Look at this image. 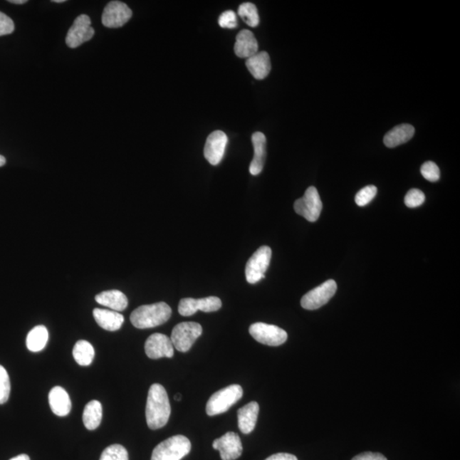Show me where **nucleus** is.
<instances>
[{
	"label": "nucleus",
	"instance_id": "f257e3e1",
	"mask_svg": "<svg viewBox=\"0 0 460 460\" xmlns=\"http://www.w3.org/2000/svg\"><path fill=\"white\" fill-rule=\"evenodd\" d=\"M171 415V405L166 389L162 385H151L147 394L146 419L151 429L162 428Z\"/></svg>",
	"mask_w": 460,
	"mask_h": 460
},
{
	"label": "nucleus",
	"instance_id": "f03ea898",
	"mask_svg": "<svg viewBox=\"0 0 460 460\" xmlns=\"http://www.w3.org/2000/svg\"><path fill=\"white\" fill-rule=\"evenodd\" d=\"M172 316L171 307L160 302L153 305H142L131 315V323L139 329L153 328L166 323Z\"/></svg>",
	"mask_w": 460,
	"mask_h": 460
},
{
	"label": "nucleus",
	"instance_id": "7ed1b4c3",
	"mask_svg": "<svg viewBox=\"0 0 460 460\" xmlns=\"http://www.w3.org/2000/svg\"><path fill=\"white\" fill-rule=\"evenodd\" d=\"M191 451V442L184 436L177 435L160 442L152 454L151 460H181Z\"/></svg>",
	"mask_w": 460,
	"mask_h": 460
},
{
	"label": "nucleus",
	"instance_id": "20e7f679",
	"mask_svg": "<svg viewBox=\"0 0 460 460\" xmlns=\"http://www.w3.org/2000/svg\"><path fill=\"white\" fill-rule=\"evenodd\" d=\"M242 396L243 390L239 385H229L226 388L219 390L212 394L207 402L206 409L207 415L215 416L225 413L240 401Z\"/></svg>",
	"mask_w": 460,
	"mask_h": 460
},
{
	"label": "nucleus",
	"instance_id": "39448f33",
	"mask_svg": "<svg viewBox=\"0 0 460 460\" xmlns=\"http://www.w3.org/2000/svg\"><path fill=\"white\" fill-rule=\"evenodd\" d=\"M272 251L270 246H263L255 251L246 266V279L250 284H255L266 277L271 261Z\"/></svg>",
	"mask_w": 460,
	"mask_h": 460
},
{
	"label": "nucleus",
	"instance_id": "423d86ee",
	"mask_svg": "<svg viewBox=\"0 0 460 460\" xmlns=\"http://www.w3.org/2000/svg\"><path fill=\"white\" fill-rule=\"evenodd\" d=\"M202 334V327L199 323H182L173 328L171 340L173 347H175L177 350L180 352H187Z\"/></svg>",
	"mask_w": 460,
	"mask_h": 460
},
{
	"label": "nucleus",
	"instance_id": "0eeeda50",
	"mask_svg": "<svg viewBox=\"0 0 460 460\" xmlns=\"http://www.w3.org/2000/svg\"><path fill=\"white\" fill-rule=\"evenodd\" d=\"M294 210L309 222H316L323 211V202L318 189L313 186L308 188L305 195L295 202Z\"/></svg>",
	"mask_w": 460,
	"mask_h": 460
},
{
	"label": "nucleus",
	"instance_id": "6e6552de",
	"mask_svg": "<svg viewBox=\"0 0 460 460\" xmlns=\"http://www.w3.org/2000/svg\"><path fill=\"white\" fill-rule=\"evenodd\" d=\"M249 333L256 341L268 346H279L288 340V333L285 330L263 323L251 325Z\"/></svg>",
	"mask_w": 460,
	"mask_h": 460
},
{
	"label": "nucleus",
	"instance_id": "1a4fd4ad",
	"mask_svg": "<svg viewBox=\"0 0 460 460\" xmlns=\"http://www.w3.org/2000/svg\"><path fill=\"white\" fill-rule=\"evenodd\" d=\"M338 286L335 281L328 280L318 288L310 291L301 299V305L303 309L315 310L323 307L334 294L336 293Z\"/></svg>",
	"mask_w": 460,
	"mask_h": 460
},
{
	"label": "nucleus",
	"instance_id": "9d476101",
	"mask_svg": "<svg viewBox=\"0 0 460 460\" xmlns=\"http://www.w3.org/2000/svg\"><path fill=\"white\" fill-rule=\"evenodd\" d=\"M95 31L92 27V21L86 15H80L73 21L66 36V44L68 47L77 48L93 38Z\"/></svg>",
	"mask_w": 460,
	"mask_h": 460
},
{
	"label": "nucleus",
	"instance_id": "9b49d317",
	"mask_svg": "<svg viewBox=\"0 0 460 460\" xmlns=\"http://www.w3.org/2000/svg\"><path fill=\"white\" fill-rule=\"evenodd\" d=\"M132 16V11L127 4L120 1H111L104 9L102 23L107 28H120L127 23Z\"/></svg>",
	"mask_w": 460,
	"mask_h": 460
},
{
	"label": "nucleus",
	"instance_id": "f8f14e48",
	"mask_svg": "<svg viewBox=\"0 0 460 460\" xmlns=\"http://www.w3.org/2000/svg\"><path fill=\"white\" fill-rule=\"evenodd\" d=\"M222 307V301L219 298L207 297L201 299L183 298L179 303V312L181 315L190 316L197 313L198 310L203 312L218 311Z\"/></svg>",
	"mask_w": 460,
	"mask_h": 460
},
{
	"label": "nucleus",
	"instance_id": "ddd939ff",
	"mask_svg": "<svg viewBox=\"0 0 460 460\" xmlns=\"http://www.w3.org/2000/svg\"><path fill=\"white\" fill-rule=\"evenodd\" d=\"M145 352L147 357L153 360L172 358L174 355V347L171 338L162 333H155L145 343Z\"/></svg>",
	"mask_w": 460,
	"mask_h": 460
},
{
	"label": "nucleus",
	"instance_id": "4468645a",
	"mask_svg": "<svg viewBox=\"0 0 460 460\" xmlns=\"http://www.w3.org/2000/svg\"><path fill=\"white\" fill-rule=\"evenodd\" d=\"M227 143L228 137L222 131H215L208 136L204 155L212 166H216L223 160Z\"/></svg>",
	"mask_w": 460,
	"mask_h": 460
},
{
	"label": "nucleus",
	"instance_id": "2eb2a0df",
	"mask_svg": "<svg viewBox=\"0 0 460 460\" xmlns=\"http://www.w3.org/2000/svg\"><path fill=\"white\" fill-rule=\"evenodd\" d=\"M212 448L219 451L222 460H236L240 458L243 451L241 438L234 432H227L216 439Z\"/></svg>",
	"mask_w": 460,
	"mask_h": 460
},
{
	"label": "nucleus",
	"instance_id": "dca6fc26",
	"mask_svg": "<svg viewBox=\"0 0 460 460\" xmlns=\"http://www.w3.org/2000/svg\"><path fill=\"white\" fill-rule=\"evenodd\" d=\"M254 147V155L250 164L249 172L257 176L262 172L266 159V137L262 132H255L251 137Z\"/></svg>",
	"mask_w": 460,
	"mask_h": 460
},
{
	"label": "nucleus",
	"instance_id": "f3484780",
	"mask_svg": "<svg viewBox=\"0 0 460 460\" xmlns=\"http://www.w3.org/2000/svg\"><path fill=\"white\" fill-rule=\"evenodd\" d=\"M258 52V43L249 30H242L237 34L234 53L240 58H250Z\"/></svg>",
	"mask_w": 460,
	"mask_h": 460
},
{
	"label": "nucleus",
	"instance_id": "a211bd4d",
	"mask_svg": "<svg viewBox=\"0 0 460 460\" xmlns=\"http://www.w3.org/2000/svg\"><path fill=\"white\" fill-rule=\"evenodd\" d=\"M246 65L251 75L257 80L266 79L271 70L270 55L266 51H258L251 56L246 60Z\"/></svg>",
	"mask_w": 460,
	"mask_h": 460
},
{
	"label": "nucleus",
	"instance_id": "6ab92c4d",
	"mask_svg": "<svg viewBox=\"0 0 460 460\" xmlns=\"http://www.w3.org/2000/svg\"><path fill=\"white\" fill-rule=\"evenodd\" d=\"M258 413L259 405L256 402H251L238 410V427L243 434L249 435L253 432L257 424Z\"/></svg>",
	"mask_w": 460,
	"mask_h": 460
},
{
	"label": "nucleus",
	"instance_id": "aec40b11",
	"mask_svg": "<svg viewBox=\"0 0 460 460\" xmlns=\"http://www.w3.org/2000/svg\"><path fill=\"white\" fill-rule=\"evenodd\" d=\"M50 407L56 415L67 416L70 413L72 402L69 394L63 387L56 386L49 393Z\"/></svg>",
	"mask_w": 460,
	"mask_h": 460
},
{
	"label": "nucleus",
	"instance_id": "412c9836",
	"mask_svg": "<svg viewBox=\"0 0 460 460\" xmlns=\"http://www.w3.org/2000/svg\"><path fill=\"white\" fill-rule=\"evenodd\" d=\"M93 315L95 322L104 330L115 332L120 329L124 323V316L114 310L95 309Z\"/></svg>",
	"mask_w": 460,
	"mask_h": 460
},
{
	"label": "nucleus",
	"instance_id": "4be33fe9",
	"mask_svg": "<svg viewBox=\"0 0 460 460\" xmlns=\"http://www.w3.org/2000/svg\"><path fill=\"white\" fill-rule=\"evenodd\" d=\"M95 299L99 305L110 308L116 312L123 311L128 306L127 296L118 290L105 291V292L98 294Z\"/></svg>",
	"mask_w": 460,
	"mask_h": 460
},
{
	"label": "nucleus",
	"instance_id": "5701e85b",
	"mask_svg": "<svg viewBox=\"0 0 460 460\" xmlns=\"http://www.w3.org/2000/svg\"><path fill=\"white\" fill-rule=\"evenodd\" d=\"M415 132L413 125L402 124L397 125L392 131L386 133L384 143L386 147H396L411 140Z\"/></svg>",
	"mask_w": 460,
	"mask_h": 460
},
{
	"label": "nucleus",
	"instance_id": "b1692460",
	"mask_svg": "<svg viewBox=\"0 0 460 460\" xmlns=\"http://www.w3.org/2000/svg\"><path fill=\"white\" fill-rule=\"evenodd\" d=\"M103 418V407L98 401H90L86 404L83 413V423L89 431L99 427Z\"/></svg>",
	"mask_w": 460,
	"mask_h": 460
},
{
	"label": "nucleus",
	"instance_id": "393cba45",
	"mask_svg": "<svg viewBox=\"0 0 460 460\" xmlns=\"http://www.w3.org/2000/svg\"><path fill=\"white\" fill-rule=\"evenodd\" d=\"M48 338H49V333L45 325H37L28 334L27 340H26L27 348L32 352H40L45 348Z\"/></svg>",
	"mask_w": 460,
	"mask_h": 460
},
{
	"label": "nucleus",
	"instance_id": "a878e982",
	"mask_svg": "<svg viewBox=\"0 0 460 460\" xmlns=\"http://www.w3.org/2000/svg\"><path fill=\"white\" fill-rule=\"evenodd\" d=\"M73 355L79 365L88 367L93 362L95 350L90 343L86 340H80L73 347Z\"/></svg>",
	"mask_w": 460,
	"mask_h": 460
},
{
	"label": "nucleus",
	"instance_id": "bb28decb",
	"mask_svg": "<svg viewBox=\"0 0 460 460\" xmlns=\"http://www.w3.org/2000/svg\"><path fill=\"white\" fill-rule=\"evenodd\" d=\"M238 15L250 27L255 28L259 24L258 9L253 3L241 4L238 9Z\"/></svg>",
	"mask_w": 460,
	"mask_h": 460
},
{
	"label": "nucleus",
	"instance_id": "cd10ccee",
	"mask_svg": "<svg viewBox=\"0 0 460 460\" xmlns=\"http://www.w3.org/2000/svg\"><path fill=\"white\" fill-rule=\"evenodd\" d=\"M100 460H129L128 452L123 446L111 445L104 449Z\"/></svg>",
	"mask_w": 460,
	"mask_h": 460
},
{
	"label": "nucleus",
	"instance_id": "c85d7f7f",
	"mask_svg": "<svg viewBox=\"0 0 460 460\" xmlns=\"http://www.w3.org/2000/svg\"><path fill=\"white\" fill-rule=\"evenodd\" d=\"M11 394V381L6 369L0 365V404L8 401Z\"/></svg>",
	"mask_w": 460,
	"mask_h": 460
},
{
	"label": "nucleus",
	"instance_id": "c756f323",
	"mask_svg": "<svg viewBox=\"0 0 460 460\" xmlns=\"http://www.w3.org/2000/svg\"><path fill=\"white\" fill-rule=\"evenodd\" d=\"M377 194V188L375 186L369 185L362 189L355 195V203L359 207H365L370 203Z\"/></svg>",
	"mask_w": 460,
	"mask_h": 460
},
{
	"label": "nucleus",
	"instance_id": "7c9ffc66",
	"mask_svg": "<svg viewBox=\"0 0 460 460\" xmlns=\"http://www.w3.org/2000/svg\"><path fill=\"white\" fill-rule=\"evenodd\" d=\"M421 174L429 182H437L440 179V169L432 162H427L421 167Z\"/></svg>",
	"mask_w": 460,
	"mask_h": 460
},
{
	"label": "nucleus",
	"instance_id": "2f4dec72",
	"mask_svg": "<svg viewBox=\"0 0 460 460\" xmlns=\"http://www.w3.org/2000/svg\"><path fill=\"white\" fill-rule=\"evenodd\" d=\"M424 201V194L422 191L417 189L409 190L405 197L406 206L409 208L419 207L423 205Z\"/></svg>",
	"mask_w": 460,
	"mask_h": 460
},
{
	"label": "nucleus",
	"instance_id": "473e14b6",
	"mask_svg": "<svg viewBox=\"0 0 460 460\" xmlns=\"http://www.w3.org/2000/svg\"><path fill=\"white\" fill-rule=\"evenodd\" d=\"M219 24L223 28H236L238 26L236 12L227 11L222 13V15L219 16Z\"/></svg>",
	"mask_w": 460,
	"mask_h": 460
},
{
	"label": "nucleus",
	"instance_id": "72a5a7b5",
	"mask_svg": "<svg viewBox=\"0 0 460 460\" xmlns=\"http://www.w3.org/2000/svg\"><path fill=\"white\" fill-rule=\"evenodd\" d=\"M15 24L11 17L0 11V36H7L14 31Z\"/></svg>",
	"mask_w": 460,
	"mask_h": 460
},
{
	"label": "nucleus",
	"instance_id": "f704fd0d",
	"mask_svg": "<svg viewBox=\"0 0 460 460\" xmlns=\"http://www.w3.org/2000/svg\"><path fill=\"white\" fill-rule=\"evenodd\" d=\"M352 460H387V459L380 454L368 452L359 454Z\"/></svg>",
	"mask_w": 460,
	"mask_h": 460
},
{
	"label": "nucleus",
	"instance_id": "c9c22d12",
	"mask_svg": "<svg viewBox=\"0 0 460 460\" xmlns=\"http://www.w3.org/2000/svg\"><path fill=\"white\" fill-rule=\"evenodd\" d=\"M266 460H298V459L293 454L281 453L271 455V456L267 458Z\"/></svg>",
	"mask_w": 460,
	"mask_h": 460
},
{
	"label": "nucleus",
	"instance_id": "e433bc0d",
	"mask_svg": "<svg viewBox=\"0 0 460 460\" xmlns=\"http://www.w3.org/2000/svg\"><path fill=\"white\" fill-rule=\"evenodd\" d=\"M10 460H30V458L28 457V455L27 454H20L19 456H16L14 458H12Z\"/></svg>",
	"mask_w": 460,
	"mask_h": 460
},
{
	"label": "nucleus",
	"instance_id": "4c0bfd02",
	"mask_svg": "<svg viewBox=\"0 0 460 460\" xmlns=\"http://www.w3.org/2000/svg\"><path fill=\"white\" fill-rule=\"evenodd\" d=\"M9 2L16 4H23L25 3H27L28 1L27 0H10V1Z\"/></svg>",
	"mask_w": 460,
	"mask_h": 460
},
{
	"label": "nucleus",
	"instance_id": "58836bf2",
	"mask_svg": "<svg viewBox=\"0 0 460 460\" xmlns=\"http://www.w3.org/2000/svg\"><path fill=\"white\" fill-rule=\"evenodd\" d=\"M6 163V158L4 157V156L0 155V167L4 166Z\"/></svg>",
	"mask_w": 460,
	"mask_h": 460
},
{
	"label": "nucleus",
	"instance_id": "ea45409f",
	"mask_svg": "<svg viewBox=\"0 0 460 460\" xmlns=\"http://www.w3.org/2000/svg\"><path fill=\"white\" fill-rule=\"evenodd\" d=\"M174 399L177 402H180L182 399V396L180 394H177L176 396L174 397Z\"/></svg>",
	"mask_w": 460,
	"mask_h": 460
},
{
	"label": "nucleus",
	"instance_id": "a19ab883",
	"mask_svg": "<svg viewBox=\"0 0 460 460\" xmlns=\"http://www.w3.org/2000/svg\"><path fill=\"white\" fill-rule=\"evenodd\" d=\"M52 2H55V3H63V2H65V0H53V1H52Z\"/></svg>",
	"mask_w": 460,
	"mask_h": 460
}]
</instances>
